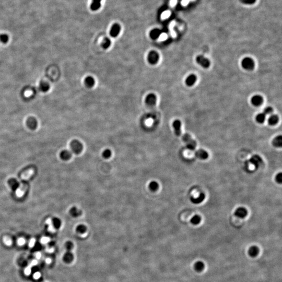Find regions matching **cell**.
Instances as JSON below:
<instances>
[{"mask_svg": "<svg viewBox=\"0 0 282 282\" xmlns=\"http://www.w3.org/2000/svg\"><path fill=\"white\" fill-rule=\"evenodd\" d=\"M182 139H183V141L186 143L187 147L189 149L192 150L195 149L196 146V143L194 140H193L191 138L190 135L186 134L183 135Z\"/></svg>", "mask_w": 282, "mask_h": 282, "instance_id": "1", "label": "cell"}, {"mask_svg": "<svg viewBox=\"0 0 282 282\" xmlns=\"http://www.w3.org/2000/svg\"><path fill=\"white\" fill-rule=\"evenodd\" d=\"M120 26L119 24H114L111 27L110 34L112 37H116L119 35L120 31Z\"/></svg>", "mask_w": 282, "mask_h": 282, "instance_id": "8", "label": "cell"}, {"mask_svg": "<svg viewBox=\"0 0 282 282\" xmlns=\"http://www.w3.org/2000/svg\"><path fill=\"white\" fill-rule=\"evenodd\" d=\"M177 0H171L170 1V5L172 6H175L176 3H177Z\"/></svg>", "mask_w": 282, "mask_h": 282, "instance_id": "45", "label": "cell"}, {"mask_svg": "<svg viewBox=\"0 0 282 282\" xmlns=\"http://www.w3.org/2000/svg\"><path fill=\"white\" fill-rule=\"evenodd\" d=\"M61 157L62 159L64 160H68L71 158V154L67 150H64L62 152L61 154Z\"/></svg>", "mask_w": 282, "mask_h": 282, "instance_id": "31", "label": "cell"}, {"mask_svg": "<svg viewBox=\"0 0 282 282\" xmlns=\"http://www.w3.org/2000/svg\"><path fill=\"white\" fill-rule=\"evenodd\" d=\"M31 271V266L29 265V266H27V267L26 268V269L25 270V273L26 275H29V274H30Z\"/></svg>", "mask_w": 282, "mask_h": 282, "instance_id": "40", "label": "cell"}, {"mask_svg": "<svg viewBox=\"0 0 282 282\" xmlns=\"http://www.w3.org/2000/svg\"><path fill=\"white\" fill-rule=\"evenodd\" d=\"M87 227L84 225H80L76 227V232L80 234H84L87 231Z\"/></svg>", "mask_w": 282, "mask_h": 282, "instance_id": "27", "label": "cell"}, {"mask_svg": "<svg viewBox=\"0 0 282 282\" xmlns=\"http://www.w3.org/2000/svg\"><path fill=\"white\" fill-rule=\"evenodd\" d=\"M272 145L276 147H281L282 146V136L281 135L276 136L272 141Z\"/></svg>", "mask_w": 282, "mask_h": 282, "instance_id": "15", "label": "cell"}, {"mask_svg": "<svg viewBox=\"0 0 282 282\" xmlns=\"http://www.w3.org/2000/svg\"><path fill=\"white\" fill-rule=\"evenodd\" d=\"M205 195L204 194V193H201L199 195V196H198L197 198H193V197H192L191 198V201L194 203V204H200L201 203V202H202L204 199H205Z\"/></svg>", "mask_w": 282, "mask_h": 282, "instance_id": "14", "label": "cell"}, {"mask_svg": "<svg viewBox=\"0 0 282 282\" xmlns=\"http://www.w3.org/2000/svg\"><path fill=\"white\" fill-rule=\"evenodd\" d=\"M112 155V152L109 149L104 150L102 153V156L104 159H109Z\"/></svg>", "mask_w": 282, "mask_h": 282, "instance_id": "30", "label": "cell"}, {"mask_svg": "<svg viewBox=\"0 0 282 282\" xmlns=\"http://www.w3.org/2000/svg\"><path fill=\"white\" fill-rule=\"evenodd\" d=\"M34 170L32 169H29V170L26 171L25 172H24L22 175V176H21V178L23 180H27L28 179H29L34 174Z\"/></svg>", "mask_w": 282, "mask_h": 282, "instance_id": "17", "label": "cell"}, {"mask_svg": "<svg viewBox=\"0 0 282 282\" xmlns=\"http://www.w3.org/2000/svg\"><path fill=\"white\" fill-rule=\"evenodd\" d=\"M35 242H36V241H35V240L34 239H31L30 241V242H29V246H30V247H34V245H35Z\"/></svg>", "mask_w": 282, "mask_h": 282, "instance_id": "43", "label": "cell"}, {"mask_svg": "<svg viewBox=\"0 0 282 282\" xmlns=\"http://www.w3.org/2000/svg\"><path fill=\"white\" fill-rule=\"evenodd\" d=\"M9 39V36L6 34H1L0 35V42L5 43L8 42Z\"/></svg>", "mask_w": 282, "mask_h": 282, "instance_id": "32", "label": "cell"}, {"mask_svg": "<svg viewBox=\"0 0 282 282\" xmlns=\"http://www.w3.org/2000/svg\"><path fill=\"white\" fill-rule=\"evenodd\" d=\"M201 220V217L198 215H195L191 219V222L194 225L199 224Z\"/></svg>", "mask_w": 282, "mask_h": 282, "instance_id": "28", "label": "cell"}, {"mask_svg": "<svg viewBox=\"0 0 282 282\" xmlns=\"http://www.w3.org/2000/svg\"><path fill=\"white\" fill-rule=\"evenodd\" d=\"M159 187V185L158 183L156 181H151L148 185V188L149 190L153 192H156L157 191Z\"/></svg>", "mask_w": 282, "mask_h": 282, "instance_id": "20", "label": "cell"}, {"mask_svg": "<svg viewBox=\"0 0 282 282\" xmlns=\"http://www.w3.org/2000/svg\"><path fill=\"white\" fill-rule=\"evenodd\" d=\"M41 276V274L39 272H36L34 275V277L35 279H39Z\"/></svg>", "mask_w": 282, "mask_h": 282, "instance_id": "42", "label": "cell"}, {"mask_svg": "<svg viewBox=\"0 0 282 282\" xmlns=\"http://www.w3.org/2000/svg\"><path fill=\"white\" fill-rule=\"evenodd\" d=\"M251 103L254 106H259L261 105L263 102V98L260 95H254L251 99Z\"/></svg>", "mask_w": 282, "mask_h": 282, "instance_id": "7", "label": "cell"}, {"mask_svg": "<svg viewBox=\"0 0 282 282\" xmlns=\"http://www.w3.org/2000/svg\"><path fill=\"white\" fill-rule=\"evenodd\" d=\"M278 121H279V118L276 115H271L267 120L268 124L272 126L276 125L278 123Z\"/></svg>", "mask_w": 282, "mask_h": 282, "instance_id": "18", "label": "cell"}, {"mask_svg": "<svg viewBox=\"0 0 282 282\" xmlns=\"http://www.w3.org/2000/svg\"><path fill=\"white\" fill-rule=\"evenodd\" d=\"M71 147L73 152L76 154H80L83 149V145L81 142L78 140H74L71 143Z\"/></svg>", "mask_w": 282, "mask_h": 282, "instance_id": "3", "label": "cell"}, {"mask_svg": "<svg viewBox=\"0 0 282 282\" xmlns=\"http://www.w3.org/2000/svg\"><path fill=\"white\" fill-rule=\"evenodd\" d=\"M181 123L179 120H176L173 122V127L174 129V131L176 135L178 136L181 135Z\"/></svg>", "mask_w": 282, "mask_h": 282, "instance_id": "9", "label": "cell"}, {"mask_svg": "<svg viewBox=\"0 0 282 282\" xmlns=\"http://www.w3.org/2000/svg\"><path fill=\"white\" fill-rule=\"evenodd\" d=\"M67 249V252L65 254L64 256V260L67 263L71 262L73 260V255L71 252V250L72 249Z\"/></svg>", "mask_w": 282, "mask_h": 282, "instance_id": "19", "label": "cell"}, {"mask_svg": "<svg viewBox=\"0 0 282 282\" xmlns=\"http://www.w3.org/2000/svg\"><path fill=\"white\" fill-rule=\"evenodd\" d=\"M247 215V209L243 207H238L235 211V215L239 218H245Z\"/></svg>", "mask_w": 282, "mask_h": 282, "instance_id": "6", "label": "cell"}, {"mask_svg": "<svg viewBox=\"0 0 282 282\" xmlns=\"http://www.w3.org/2000/svg\"><path fill=\"white\" fill-rule=\"evenodd\" d=\"M70 214L74 217H77L81 216L82 214V212L76 207H72L70 210Z\"/></svg>", "mask_w": 282, "mask_h": 282, "instance_id": "21", "label": "cell"}, {"mask_svg": "<svg viewBox=\"0 0 282 282\" xmlns=\"http://www.w3.org/2000/svg\"><path fill=\"white\" fill-rule=\"evenodd\" d=\"M45 262H46L47 264H50V263L51 262V260L50 259L47 258V259L45 260Z\"/></svg>", "mask_w": 282, "mask_h": 282, "instance_id": "48", "label": "cell"}, {"mask_svg": "<svg viewBox=\"0 0 282 282\" xmlns=\"http://www.w3.org/2000/svg\"><path fill=\"white\" fill-rule=\"evenodd\" d=\"M250 161L252 162V163H253L255 166H257V167L260 165V164L262 162V159L261 157L258 155H254L252 156V157L251 158Z\"/></svg>", "mask_w": 282, "mask_h": 282, "instance_id": "23", "label": "cell"}, {"mask_svg": "<svg viewBox=\"0 0 282 282\" xmlns=\"http://www.w3.org/2000/svg\"><path fill=\"white\" fill-rule=\"evenodd\" d=\"M275 180L277 183H281L282 182V174L281 173H279L277 174L275 177Z\"/></svg>", "mask_w": 282, "mask_h": 282, "instance_id": "36", "label": "cell"}, {"mask_svg": "<svg viewBox=\"0 0 282 282\" xmlns=\"http://www.w3.org/2000/svg\"><path fill=\"white\" fill-rule=\"evenodd\" d=\"M156 97L154 94H150L148 95L146 99V103L149 106H153L156 103Z\"/></svg>", "mask_w": 282, "mask_h": 282, "instance_id": "16", "label": "cell"}, {"mask_svg": "<svg viewBox=\"0 0 282 282\" xmlns=\"http://www.w3.org/2000/svg\"><path fill=\"white\" fill-rule=\"evenodd\" d=\"M170 12L168 11H165L164 12L162 15H161V18H163V19H165V18H168L169 16H170Z\"/></svg>", "mask_w": 282, "mask_h": 282, "instance_id": "37", "label": "cell"}, {"mask_svg": "<svg viewBox=\"0 0 282 282\" xmlns=\"http://www.w3.org/2000/svg\"><path fill=\"white\" fill-rule=\"evenodd\" d=\"M190 0H182L181 2V4L183 6H186L188 4Z\"/></svg>", "mask_w": 282, "mask_h": 282, "instance_id": "44", "label": "cell"}, {"mask_svg": "<svg viewBox=\"0 0 282 282\" xmlns=\"http://www.w3.org/2000/svg\"><path fill=\"white\" fill-rule=\"evenodd\" d=\"M27 188L28 187L26 184H22L20 186H19L16 191V194L17 196H18V198L22 197L25 193Z\"/></svg>", "mask_w": 282, "mask_h": 282, "instance_id": "10", "label": "cell"}, {"mask_svg": "<svg viewBox=\"0 0 282 282\" xmlns=\"http://www.w3.org/2000/svg\"><path fill=\"white\" fill-rule=\"evenodd\" d=\"M41 253L40 252H37L36 253V257L37 259H40L41 258Z\"/></svg>", "mask_w": 282, "mask_h": 282, "instance_id": "47", "label": "cell"}, {"mask_svg": "<svg viewBox=\"0 0 282 282\" xmlns=\"http://www.w3.org/2000/svg\"><path fill=\"white\" fill-rule=\"evenodd\" d=\"M18 244L19 245V246H23L25 244V240L23 238H20L18 240Z\"/></svg>", "mask_w": 282, "mask_h": 282, "instance_id": "41", "label": "cell"}, {"mask_svg": "<svg viewBox=\"0 0 282 282\" xmlns=\"http://www.w3.org/2000/svg\"><path fill=\"white\" fill-rule=\"evenodd\" d=\"M196 61L198 64L204 68H208L210 66L209 60L202 55H199L196 58Z\"/></svg>", "mask_w": 282, "mask_h": 282, "instance_id": "4", "label": "cell"}, {"mask_svg": "<svg viewBox=\"0 0 282 282\" xmlns=\"http://www.w3.org/2000/svg\"><path fill=\"white\" fill-rule=\"evenodd\" d=\"M241 65L244 69L250 71L254 69L255 63L253 59L249 57H246L242 60Z\"/></svg>", "mask_w": 282, "mask_h": 282, "instance_id": "2", "label": "cell"}, {"mask_svg": "<svg viewBox=\"0 0 282 282\" xmlns=\"http://www.w3.org/2000/svg\"><path fill=\"white\" fill-rule=\"evenodd\" d=\"M160 30H158V29H155V30H153V31H152L151 33H150V36L153 39H156L160 35Z\"/></svg>", "mask_w": 282, "mask_h": 282, "instance_id": "33", "label": "cell"}, {"mask_svg": "<svg viewBox=\"0 0 282 282\" xmlns=\"http://www.w3.org/2000/svg\"><path fill=\"white\" fill-rule=\"evenodd\" d=\"M101 0H93V3L91 4L90 9L93 11H96L100 7V2Z\"/></svg>", "mask_w": 282, "mask_h": 282, "instance_id": "24", "label": "cell"}, {"mask_svg": "<svg viewBox=\"0 0 282 282\" xmlns=\"http://www.w3.org/2000/svg\"><path fill=\"white\" fill-rule=\"evenodd\" d=\"M46 224L48 225V231L51 233H53L55 231V229H54V227L53 226V223H52V220H51V219L50 218H49L47 220H46Z\"/></svg>", "mask_w": 282, "mask_h": 282, "instance_id": "29", "label": "cell"}, {"mask_svg": "<svg viewBox=\"0 0 282 282\" xmlns=\"http://www.w3.org/2000/svg\"><path fill=\"white\" fill-rule=\"evenodd\" d=\"M27 125L31 129H35L37 126V121L34 117H29L27 120Z\"/></svg>", "mask_w": 282, "mask_h": 282, "instance_id": "13", "label": "cell"}, {"mask_svg": "<svg viewBox=\"0 0 282 282\" xmlns=\"http://www.w3.org/2000/svg\"><path fill=\"white\" fill-rule=\"evenodd\" d=\"M273 109L271 107H267L266 108H265L264 109V111H263V114H265V115H270L273 112Z\"/></svg>", "mask_w": 282, "mask_h": 282, "instance_id": "35", "label": "cell"}, {"mask_svg": "<svg viewBox=\"0 0 282 282\" xmlns=\"http://www.w3.org/2000/svg\"><path fill=\"white\" fill-rule=\"evenodd\" d=\"M266 119V115L263 113H260L255 117V120L259 123H263Z\"/></svg>", "mask_w": 282, "mask_h": 282, "instance_id": "25", "label": "cell"}, {"mask_svg": "<svg viewBox=\"0 0 282 282\" xmlns=\"http://www.w3.org/2000/svg\"><path fill=\"white\" fill-rule=\"evenodd\" d=\"M39 87L40 91L45 93L49 90L50 85L48 83L45 82H41L39 84Z\"/></svg>", "mask_w": 282, "mask_h": 282, "instance_id": "22", "label": "cell"}, {"mask_svg": "<svg viewBox=\"0 0 282 282\" xmlns=\"http://www.w3.org/2000/svg\"><path fill=\"white\" fill-rule=\"evenodd\" d=\"M85 83L87 86L91 87L95 85V80L92 77L88 76L85 80Z\"/></svg>", "mask_w": 282, "mask_h": 282, "instance_id": "26", "label": "cell"}, {"mask_svg": "<svg viewBox=\"0 0 282 282\" xmlns=\"http://www.w3.org/2000/svg\"><path fill=\"white\" fill-rule=\"evenodd\" d=\"M49 241H50V238H48V237H43L41 240V242L43 244H46L48 243Z\"/></svg>", "mask_w": 282, "mask_h": 282, "instance_id": "39", "label": "cell"}, {"mask_svg": "<svg viewBox=\"0 0 282 282\" xmlns=\"http://www.w3.org/2000/svg\"><path fill=\"white\" fill-rule=\"evenodd\" d=\"M111 44V41L108 38H105L102 42V47L104 49H108Z\"/></svg>", "mask_w": 282, "mask_h": 282, "instance_id": "34", "label": "cell"}, {"mask_svg": "<svg viewBox=\"0 0 282 282\" xmlns=\"http://www.w3.org/2000/svg\"><path fill=\"white\" fill-rule=\"evenodd\" d=\"M53 249L52 248H50V249H49L47 250L48 252H50V253H52V252H53Z\"/></svg>", "mask_w": 282, "mask_h": 282, "instance_id": "49", "label": "cell"}, {"mask_svg": "<svg viewBox=\"0 0 282 282\" xmlns=\"http://www.w3.org/2000/svg\"><path fill=\"white\" fill-rule=\"evenodd\" d=\"M37 264V261L36 260H33V261L31 262V264H30V265L31 266L36 265Z\"/></svg>", "mask_w": 282, "mask_h": 282, "instance_id": "46", "label": "cell"}, {"mask_svg": "<svg viewBox=\"0 0 282 282\" xmlns=\"http://www.w3.org/2000/svg\"><path fill=\"white\" fill-rule=\"evenodd\" d=\"M4 242L7 246H11L12 245V240L8 237H5L4 238Z\"/></svg>", "mask_w": 282, "mask_h": 282, "instance_id": "38", "label": "cell"}, {"mask_svg": "<svg viewBox=\"0 0 282 282\" xmlns=\"http://www.w3.org/2000/svg\"><path fill=\"white\" fill-rule=\"evenodd\" d=\"M195 156L201 159H206L208 157V153L204 149H200L195 152Z\"/></svg>", "mask_w": 282, "mask_h": 282, "instance_id": "12", "label": "cell"}, {"mask_svg": "<svg viewBox=\"0 0 282 282\" xmlns=\"http://www.w3.org/2000/svg\"><path fill=\"white\" fill-rule=\"evenodd\" d=\"M159 55L155 51H151L148 55V60L151 64H156L159 60Z\"/></svg>", "mask_w": 282, "mask_h": 282, "instance_id": "5", "label": "cell"}, {"mask_svg": "<svg viewBox=\"0 0 282 282\" xmlns=\"http://www.w3.org/2000/svg\"><path fill=\"white\" fill-rule=\"evenodd\" d=\"M196 80H197V77L195 75L190 74L187 77L185 82L187 86H192L195 83Z\"/></svg>", "mask_w": 282, "mask_h": 282, "instance_id": "11", "label": "cell"}]
</instances>
